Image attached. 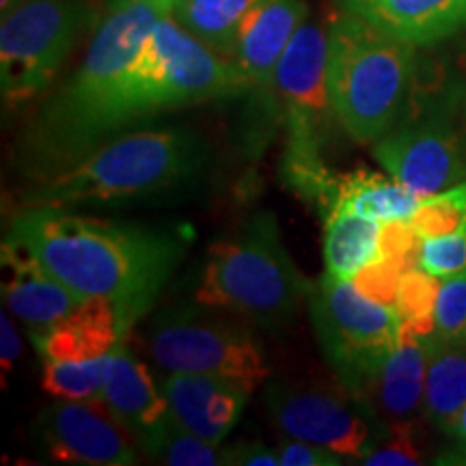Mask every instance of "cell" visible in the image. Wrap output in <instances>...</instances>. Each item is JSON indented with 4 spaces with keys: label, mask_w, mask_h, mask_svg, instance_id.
Wrapping results in <instances>:
<instances>
[{
    "label": "cell",
    "mask_w": 466,
    "mask_h": 466,
    "mask_svg": "<svg viewBox=\"0 0 466 466\" xmlns=\"http://www.w3.org/2000/svg\"><path fill=\"white\" fill-rule=\"evenodd\" d=\"M5 236L76 294L115 302L134 322L149 311L188 247L182 229L83 217L55 206H22Z\"/></svg>",
    "instance_id": "6da1fadb"
},
{
    "label": "cell",
    "mask_w": 466,
    "mask_h": 466,
    "mask_svg": "<svg viewBox=\"0 0 466 466\" xmlns=\"http://www.w3.org/2000/svg\"><path fill=\"white\" fill-rule=\"evenodd\" d=\"M248 93L247 78L229 58L192 37L168 14L86 116L69 145L63 171L162 113Z\"/></svg>",
    "instance_id": "7a4b0ae2"
},
{
    "label": "cell",
    "mask_w": 466,
    "mask_h": 466,
    "mask_svg": "<svg viewBox=\"0 0 466 466\" xmlns=\"http://www.w3.org/2000/svg\"><path fill=\"white\" fill-rule=\"evenodd\" d=\"M208 162L206 141L188 127L130 130L66 171L28 184L22 206H130L195 184Z\"/></svg>",
    "instance_id": "3957f363"
},
{
    "label": "cell",
    "mask_w": 466,
    "mask_h": 466,
    "mask_svg": "<svg viewBox=\"0 0 466 466\" xmlns=\"http://www.w3.org/2000/svg\"><path fill=\"white\" fill-rule=\"evenodd\" d=\"M171 9L134 0H110L97 22L83 61L46 100L14 147V165L28 184L42 182L63 168L74 137L102 100L110 83L130 66L145 39Z\"/></svg>",
    "instance_id": "277c9868"
},
{
    "label": "cell",
    "mask_w": 466,
    "mask_h": 466,
    "mask_svg": "<svg viewBox=\"0 0 466 466\" xmlns=\"http://www.w3.org/2000/svg\"><path fill=\"white\" fill-rule=\"evenodd\" d=\"M391 177L430 197L466 179V76L417 61L404 110L374 143Z\"/></svg>",
    "instance_id": "5b68a950"
},
{
    "label": "cell",
    "mask_w": 466,
    "mask_h": 466,
    "mask_svg": "<svg viewBox=\"0 0 466 466\" xmlns=\"http://www.w3.org/2000/svg\"><path fill=\"white\" fill-rule=\"evenodd\" d=\"M326 33V76L337 121L354 141L374 145L404 110L419 61L417 46L346 11L330 20Z\"/></svg>",
    "instance_id": "8992f818"
},
{
    "label": "cell",
    "mask_w": 466,
    "mask_h": 466,
    "mask_svg": "<svg viewBox=\"0 0 466 466\" xmlns=\"http://www.w3.org/2000/svg\"><path fill=\"white\" fill-rule=\"evenodd\" d=\"M307 291L305 277L285 248L277 217L264 209L209 248L197 302L275 330L291 322Z\"/></svg>",
    "instance_id": "52a82bcc"
},
{
    "label": "cell",
    "mask_w": 466,
    "mask_h": 466,
    "mask_svg": "<svg viewBox=\"0 0 466 466\" xmlns=\"http://www.w3.org/2000/svg\"><path fill=\"white\" fill-rule=\"evenodd\" d=\"M329 33L305 22L279 61L270 97L281 104L285 126L283 177L296 195L324 209L333 199L339 175L324 160L326 138L337 116L329 96Z\"/></svg>",
    "instance_id": "ba28073f"
},
{
    "label": "cell",
    "mask_w": 466,
    "mask_h": 466,
    "mask_svg": "<svg viewBox=\"0 0 466 466\" xmlns=\"http://www.w3.org/2000/svg\"><path fill=\"white\" fill-rule=\"evenodd\" d=\"M89 0H20L0 22V96L5 110L31 104L55 83L80 37L97 26Z\"/></svg>",
    "instance_id": "9c48e42d"
},
{
    "label": "cell",
    "mask_w": 466,
    "mask_h": 466,
    "mask_svg": "<svg viewBox=\"0 0 466 466\" xmlns=\"http://www.w3.org/2000/svg\"><path fill=\"white\" fill-rule=\"evenodd\" d=\"M309 316L326 363L337 382L363 395L376 371L400 341L395 307L367 299L352 281L324 277L309 285Z\"/></svg>",
    "instance_id": "30bf717a"
},
{
    "label": "cell",
    "mask_w": 466,
    "mask_h": 466,
    "mask_svg": "<svg viewBox=\"0 0 466 466\" xmlns=\"http://www.w3.org/2000/svg\"><path fill=\"white\" fill-rule=\"evenodd\" d=\"M208 307H171L149 329V357L167 374L225 378L253 395L270 376L259 341L244 324L209 316Z\"/></svg>",
    "instance_id": "8fae6325"
},
{
    "label": "cell",
    "mask_w": 466,
    "mask_h": 466,
    "mask_svg": "<svg viewBox=\"0 0 466 466\" xmlns=\"http://www.w3.org/2000/svg\"><path fill=\"white\" fill-rule=\"evenodd\" d=\"M266 408L283 436L316 442L359 464L382 425L370 404L341 382L330 387L285 378L275 380L266 389Z\"/></svg>",
    "instance_id": "7c38bea8"
},
{
    "label": "cell",
    "mask_w": 466,
    "mask_h": 466,
    "mask_svg": "<svg viewBox=\"0 0 466 466\" xmlns=\"http://www.w3.org/2000/svg\"><path fill=\"white\" fill-rule=\"evenodd\" d=\"M37 441L55 462L130 466L138 462V442L102 398L58 400L35 423Z\"/></svg>",
    "instance_id": "4fadbf2b"
},
{
    "label": "cell",
    "mask_w": 466,
    "mask_h": 466,
    "mask_svg": "<svg viewBox=\"0 0 466 466\" xmlns=\"http://www.w3.org/2000/svg\"><path fill=\"white\" fill-rule=\"evenodd\" d=\"M102 400L138 447L156 458L175 419L162 387L156 384L147 365L127 348V341L110 357Z\"/></svg>",
    "instance_id": "5bb4252c"
},
{
    "label": "cell",
    "mask_w": 466,
    "mask_h": 466,
    "mask_svg": "<svg viewBox=\"0 0 466 466\" xmlns=\"http://www.w3.org/2000/svg\"><path fill=\"white\" fill-rule=\"evenodd\" d=\"M3 300L14 318L28 326L31 337L44 333L86 300L33 258L25 247L5 236L3 240Z\"/></svg>",
    "instance_id": "9a60e30c"
},
{
    "label": "cell",
    "mask_w": 466,
    "mask_h": 466,
    "mask_svg": "<svg viewBox=\"0 0 466 466\" xmlns=\"http://www.w3.org/2000/svg\"><path fill=\"white\" fill-rule=\"evenodd\" d=\"M137 324L126 309L104 299H86L44 333L31 337L42 360H93L113 354Z\"/></svg>",
    "instance_id": "2e32d148"
},
{
    "label": "cell",
    "mask_w": 466,
    "mask_h": 466,
    "mask_svg": "<svg viewBox=\"0 0 466 466\" xmlns=\"http://www.w3.org/2000/svg\"><path fill=\"white\" fill-rule=\"evenodd\" d=\"M160 387L175 423L217 445L240 421L250 398L238 384L209 374H167Z\"/></svg>",
    "instance_id": "e0dca14e"
},
{
    "label": "cell",
    "mask_w": 466,
    "mask_h": 466,
    "mask_svg": "<svg viewBox=\"0 0 466 466\" xmlns=\"http://www.w3.org/2000/svg\"><path fill=\"white\" fill-rule=\"evenodd\" d=\"M307 15L305 0H266L244 22L229 61L247 78L250 91L270 96L279 61Z\"/></svg>",
    "instance_id": "ac0fdd59"
},
{
    "label": "cell",
    "mask_w": 466,
    "mask_h": 466,
    "mask_svg": "<svg viewBox=\"0 0 466 466\" xmlns=\"http://www.w3.org/2000/svg\"><path fill=\"white\" fill-rule=\"evenodd\" d=\"M352 14L401 42L436 46L466 26V0H337Z\"/></svg>",
    "instance_id": "d6986e66"
},
{
    "label": "cell",
    "mask_w": 466,
    "mask_h": 466,
    "mask_svg": "<svg viewBox=\"0 0 466 466\" xmlns=\"http://www.w3.org/2000/svg\"><path fill=\"white\" fill-rule=\"evenodd\" d=\"M436 337V335H434ZM430 339L400 333L398 346L365 387L363 398L380 423L415 421L423 412Z\"/></svg>",
    "instance_id": "ffe728a7"
},
{
    "label": "cell",
    "mask_w": 466,
    "mask_h": 466,
    "mask_svg": "<svg viewBox=\"0 0 466 466\" xmlns=\"http://www.w3.org/2000/svg\"><path fill=\"white\" fill-rule=\"evenodd\" d=\"M380 227L376 218L330 208L324 212L326 275L352 281L359 270L380 258Z\"/></svg>",
    "instance_id": "44dd1931"
},
{
    "label": "cell",
    "mask_w": 466,
    "mask_h": 466,
    "mask_svg": "<svg viewBox=\"0 0 466 466\" xmlns=\"http://www.w3.org/2000/svg\"><path fill=\"white\" fill-rule=\"evenodd\" d=\"M466 408V341L430 343V363L425 376L423 417L442 434L451 436L453 425Z\"/></svg>",
    "instance_id": "7402d4cb"
},
{
    "label": "cell",
    "mask_w": 466,
    "mask_h": 466,
    "mask_svg": "<svg viewBox=\"0 0 466 466\" xmlns=\"http://www.w3.org/2000/svg\"><path fill=\"white\" fill-rule=\"evenodd\" d=\"M421 199L423 197L406 188L395 177H384L371 171H354L337 177L333 199L326 209L343 208L387 223V220H410L421 206Z\"/></svg>",
    "instance_id": "603a6c76"
},
{
    "label": "cell",
    "mask_w": 466,
    "mask_h": 466,
    "mask_svg": "<svg viewBox=\"0 0 466 466\" xmlns=\"http://www.w3.org/2000/svg\"><path fill=\"white\" fill-rule=\"evenodd\" d=\"M264 3L266 0H179L171 15L192 37L229 58L244 22Z\"/></svg>",
    "instance_id": "cb8c5ba5"
},
{
    "label": "cell",
    "mask_w": 466,
    "mask_h": 466,
    "mask_svg": "<svg viewBox=\"0 0 466 466\" xmlns=\"http://www.w3.org/2000/svg\"><path fill=\"white\" fill-rule=\"evenodd\" d=\"M441 279L425 272L423 268L412 266L401 275L395 311H398L401 330L400 333L430 339L436 335V299H439Z\"/></svg>",
    "instance_id": "d4e9b609"
},
{
    "label": "cell",
    "mask_w": 466,
    "mask_h": 466,
    "mask_svg": "<svg viewBox=\"0 0 466 466\" xmlns=\"http://www.w3.org/2000/svg\"><path fill=\"white\" fill-rule=\"evenodd\" d=\"M113 354L93 360H44L42 389L56 400L102 398Z\"/></svg>",
    "instance_id": "484cf974"
},
{
    "label": "cell",
    "mask_w": 466,
    "mask_h": 466,
    "mask_svg": "<svg viewBox=\"0 0 466 466\" xmlns=\"http://www.w3.org/2000/svg\"><path fill=\"white\" fill-rule=\"evenodd\" d=\"M466 223V179L451 188L423 197L410 225L421 238L445 236Z\"/></svg>",
    "instance_id": "4316f807"
},
{
    "label": "cell",
    "mask_w": 466,
    "mask_h": 466,
    "mask_svg": "<svg viewBox=\"0 0 466 466\" xmlns=\"http://www.w3.org/2000/svg\"><path fill=\"white\" fill-rule=\"evenodd\" d=\"M423 450L419 442L415 421L382 423L371 447L360 464L367 466H415L423 462Z\"/></svg>",
    "instance_id": "83f0119b"
},
{
    "label": "cell",
    "mask_w": 466,
    "mask_h": 466,
    "mask_svg": "<svg viewBox=\"0 0 466 466\" xmlns=\"http://www.w3.org/2000/svg\"><path fill=\"white\" fill-rule=\"evenodd\" d=\"M419 268L441 281L466 275V223L445 236L423 238L419 248Z\"/></svg>",
    "instance_id": "f1b7e54d"
},
{
    "label": "cell",
    "mask_w": 466,
    "mask_h": 466,
    "mask_svg": "<svg viewBox=\"0 0 466 466\" xmlns=\"http://www.w3.org/2000/svg\"><path fill=\"white\" fill-rule=\"evenodd\" d=\"M434 319L436 335L442 341H466V275L442 279Z\"/></svg>",
    "instance_id": "f546056e"
},
{
    "label": "cell",
    "mask_w": 466,
    "mask_h": 466,
    "mask_svg": "<svg viewBox=\"0 0 466 466\" xmlns=\"http://www.w3.org/2000/svg\"><path fill=\"white\" fill-rule=\"evenodd\" d=\"M156 458L171 466H217L220 464V445L173 423Z\"/></svg>",
    "instance_id": "4dcf8cb0"
},
{
    "label": "cell",
    "mask_w": 466,
    "mask_h": 466,
    "mask_svg": "<svg viewBox=\"0 0 466 466\" xmlns=\"http://www.w3.org/2000/svg\"><path fill=\"white\" fill-rule=\"evenodd\" d=\"M404 268L398 261L389 258H378L371 264H367L363 270H359L354 275L352 283L360 294H365L367 299L382 302V305L395 307V299H398V288L404 275Z\"/></svg>",
    "instance_id": "1f68e13d"
},
{
    "label": "cell",
    "mask_w": 466,
    "mask_h": 466,
    "mask_svg": "<svg viewBox=\"0 0 466 466\" xmlns=\"http://www.w3.org/2000/svg\"><path fill=\"white\" fill-rule=\"evenodd\" d=\"M423 238L415 231L410 220H387L380 227V255L408 270L419 266V248Z\"/></svg>",
    "instance_id": "d6a6232c"
},
{
    "label": "cell",
    "mask_w": 466,
    "mask_h": 466,
    "mask_svg": "<svg viewBox=\"0 0 466 466\" xmlns=\"http://www.w3.org/2000/svg\"><path fill=\"white\" fill-rule=\"evenodd\" d=\"M277 456L279 466H339L346 462L326 447L309 441L289 439V436H283V441L277 445Z\"/></svg>",
    "instance_id": "836d02e7"
},
{
    "label": "cell",
    "mask_w": 466,
    "mask_h": 466,
    "mask_svg": "<svg viewBox=\"0 0 466 466\" xmlns=\"http://www.w3.org/2000/svg\"><path fill=\"white\" fill-rule=\"evenodd\" d=\"M220 464L236 466H279L277 447L264 445L259 441H238L220 447Z\"/></svg>",
    "instance_id": "e575fe53"
},
{
    "label": "cell",
    "mask_w": 466,
    "mask_h": 466,
    "mask_svg": "<svg viewBox=\"0 0 466 466\" xmlns=\"http://www.w3.org/2000/svg\"><path fill=\"white\" fill-rule=\"evenodd\" d=\"M0 319H3L0 322V330H3V337H0V359H3V370L7 371L14 367L15 359L22 354V341L14 322L7 318V313H3Z\"/></svg>",
    "instance_id": "d590c367"
},
{
    "label": "cell",
    "mask_w": 466,
    "mask_h": 466,
    "mask_svg": "<svg viewBox=\"0 0 466 466\" xmlns=\"http://www.w3.org/2000/svg\"><path fill=\"white\" fill-rule=\"evenodd\" d=\"M451 439L458 442V450L453 451V456H456V458H460V456L466 458V408L462 410V415L458 417L456 425H453Z\"/></svg>",
    "instance_id": "8d00e7d4"
},
{
    "label": "cell",
    "mask_w": 466,
    "mask_h": 466,
    "mask_svg": "<svg viewBox=\"0 0 466 466\" xmlns=\"http://www.w3.org/2000/svg\"><path fill=\"white\" fill-rule=\"evenodd\" d=\"M134 3H151V5H160V7H167V9H171V11H173V7H175V5L179 3V0H134Z\"/></svg>",
    "instance_id": "74e56055"
},
{
    "label": "cell",
    "mask_w": 466,
    "mask_h": 466,
    "mask_svg": "<svg viewBox=\"0 0 466 466\" xmlns=\"http://www.w3.org/2000/svg\"><path fill=\"white\" fill-rule=\"evenodd\" d=\"M17 3H20V0H0V11H3V14H5V11H9Z\"/></svg>",
    "instance_id": "f35d334b"
}]
</instances>
